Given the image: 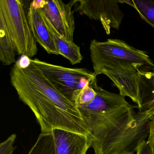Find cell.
I'll use <instances>...</instances> for the list:
<instances>
[{"label": "cell", "instance_id": "1", "mask_svg": "<svg viewBox=\"0 0 154 154\" xmlns=\"http://www.w3.org/2000/svg\"><path fill=\"white\" fill-rule=\"evenodd\" d=\"M96 95L89 104L77 106L91 133L94 154H134L149 135V124L154 105L136 112L120 94L105 91L94 78L91 84Z\"/></svg>", "mask_w": 154, "mask_h": 154}, {"label": "cell", "instance_id": "2", "mask_svg": "<svg viewBox=\"0 0 154 154\" xmlns=\"http://www.w3.org/2000/svg\"><path fill=\"white\" fill-rule=\"evenodd\" d=\"M10 77L20 99L35 116L41 133L59 129L82 134L90 141V130L77 105L58 91L37 66L31 63L21 68L16 63Z\"/></svg>", "mask_w": 154, "mask_h": 154}, {"label": "cell", "instance_id": "3", "mask_svg": "<svg viewBox=\"0 0 154 154\" xmlns=\"http://www.w3.org/2000/svg\"><path fill=\"white\" fill-rule=\"evenodd\" d=\"M90 50L94 76L106 75L118 88L120 94L130 98L140 109L138 72L144 66H154L147 53L114 38L104 42L93 39Z\"/></svg>", "mask_w": 154, "mask_h": 154}, {"label": "cell", "instance_id": "4", "mask_svg": "<svg viewBox=\"0 0 154 154\" xmlns=\"http://www.w3.org/2000/svg\"><path fill=\"white\" fill-rule=\"evenodd\" d=\"M0 13L4 17L17 54L29 58L36 55L38 52L37 42L31 31L23 2L0 0Z\"/></svg>", "mask_w": 154, "mask_h": 154}, {"label": "cell", "instance_id": "5", "mask_svg": "<svg viewBox=\"0 0 154 154\" xmlns=\"http://www.w3.org/2000/svg\"><path fill=\"white\" fill-rule=\"evenodd\" d=\"M46 78L63 95L76 105L84 88L96 77L86 68H71L52 64L38 59H31Z\"/></svg>", "mask_w": 154, "mask_h": 154}, {"label": "cell", "instance_id": "6", "mask_svg": "<svg viewBox=\"0 0 154 154\" xmlns=\"http://www.w3.org/2000/svg\"><path fill=\"white\" fill-rule=\"evenodd\" d=\"M74 12L100 21L107 35L110 34L111 29H119L125 16L116 0H74Z\"/></svg>", "mask_w": 154, "mask_h": 154}, {"label": "cell", "instance_id": "7", "mask_svg": "<svg viewBox=\"0 0 154 154\" xmlns=\"http://www.w3.org/2000/svg\"><path fill=\"white\" fill-rule=\"evenodd\" d=\"M74 1L65 4L60 0L45 1L39 8L42 16L50 23L58 35L69 42H73L75 22Z\"/></svg>", "mask_w": 154, "mask_h": 154}, {"label": "cell", "instance_id": "8", "mask_svg": "<svg viewBox=\"0 0 154 154\" xmlns=\"http://www.w3.org/2000/svg\"><path fill=\"white\" fill-rule=\"evenodd\" d=\"M52 133L55 154H86L91 147L90 140L82 134L59 129Z\"/></svg>", "mask_w": 154, "mask_h": 154}, {"label": "cell", "instance_id": "9", "mask_svg": "<svg viewBox=\"0 0 154 154\" xmlns=\"http://www.w3.org/2000/svg\"><path fill=\"white\" fill-rule=\"evenodd\" d=\"M27 13L29 26L36 42L48 54L59 55L40 9L34 1L30 3Z\"/></svg>", "mask_w": 154, "mask_h": 154}, {"label": "cell", "instance_id": "10", "mask_svg": "<svg viewBox=\"0 0 154 154\" xmlns=\"http://www.w3.org/2000/svg\"><path fill=\"white\" fill-rule=\"evenodd\" d=\"M140 111H145L154 103V66H144L138 72Z\"/></svg>", "mask_w": 154, "mask_h": 154}, {"label": "cell", "instance_id": "11", "mask_svg": "<svg viewBox=\"0 0 154 154\" xmlns=\"http://www.w3.org/2000/svg\"><path fill=\"white\" fill-rule=\"evenodd\" d=\"M42 17L52 35L59 55L69 60L72 65L81 63L83 57L81 54L80 47L74 42H69L60 36L50 23Z\"/></svg>", "mask_w": 154, "mask_h": 154}, {"label": "cell", "instance_id": "12", "mask_svg": "<svg viewBox=\"0 0 154 154\" xmlns=\"http://www.w3.org/2000/svg\"><path fill=\"white\" fill-rule=\"evenodd\" d=\"M17 51L4 17L0 13V60L4 65L15 63Z\"/></svg>", "mask_w": 154, "mask_h": 154}, {"label": "cell", "instance_id": "13", "mask_svg": "<svg viewBox=\"0 0 154 154\" xmlns=\"http://www.w3.org/2000/svg\"><path fill=\"white\" fill-rule=\"evenodd\" d=\"M133 7L144 21L154 28V0L123 1Z\"/></svg>", "mask_w": 154, "mask_h": 154}, {"label": "cell", "instance_id": "14", "mask_svg": "<svg viewBox=\"0 0 154 154\" xmlns=\"http://www.w3.org/2000/svg\"><path fill=\"white\" fill-rule=\"evenodd\" d=\"M28 154H55L54 141L52 132L41 133Z\"/></svg>", "mask_w": 154, "mask_h": 154}, {"label": "cell", "instance_id": "15", "mask_svg": "<svg viewBox=\"0 0 154 154\" xmlns=\"http://www.w3.org/2000/svg\"><path fill=\"white\" fill-rule=\"evenodd\" d=\"M96 95V92L93 88L90 85L83 89L80 93L77 100L76 105L83 106L91 103Z\"/></svg>", "mask_w": 154, "mask_h": 154}, {"label": "cell", "instance_id": "16", "mask_svg": "<svg viewBox=\"0 0 154 154\" xmlns=\"http://www.w3.org/2000/svg\"><path fill=\"white\" fill-rule=\"evenodd\" d=\"M17 138V135H11L4 142L0 144V154H12L15 150L14 145Z\"/></svg>", "mask_w": 154, "mask_h": 154}, {"label": "cell", "instance_id": "17", "mask_svg": "<svg viewBox=\"0 0 154 154\" xmlns=\"http://www.w3.org/2000/svg\"><path fill=\"white\" fill-rule=\"evenodd\" d=\"M154 105V103L152 104ZM149 135L146 140L148 144L151 148L154 154V112L151 117L149 124Z\"/></svg>", "mask_w": 154, "mask_h": 154}, {"label": "cell", "instance_id": "18", "mask_svg": "<svg viewBox=\"0 0 154 154\" xmlns=\"http://www.w3.org/2000/svg\"><path fill=\"white\" fill-rule=\"evenodd\" d=\"M136 154H154L146 140H143L137 147Z\"/></svg>", "mask_w": 154, "mask_h": 154}, {"label": "cell", "instance_id": "19", "mask_svg": "<svg viewBox=\"0 0 154 154\" xmlns=\"http://www.w3.org/2000/svg\"><path fill=\"white\" fill-rule=\"evenodd\" d=\"M31 58L26 56L22 55L21 57L16 63L20 68H27L31 64Z\"/></svg>", "mask_w": 154, "mask_h": 154}, {"label": "cell", "instance_id": "20", "mask_svg": "<svg viewBox=\"0 0 154 154\" xmlns=\"http://www.w3.org/2000/svg\"><path fill=\"white\" fill-rule=\"evenodd\" d=\"M133 154V153H130V152H121V153H117V154Z\"/></svg>", "mask_w": 154, "mask_h": 154}]
</instances>
